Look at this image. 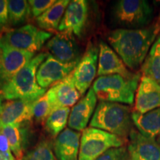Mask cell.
Masks as SVG:
<instances>
[{
    "instance_id": "6da1fadb",
    "label": "cell",
    "mask_w": 160,
    "mask_h": 160,
    "mask_svg": "<svg viewBox=\"0 0 160 160\" xmlns=\"http://www.w3.org/2000/svg\"><path fill=\"white\" fill-rule=\"evenodd\" d=\"M160 33V22L139 29L118 28L110 32L108 40L125 65L141 68L148 53Z\"/></svg>"
},
{
    "instance_id": "7a4b0ae2",
    "label": "cell",
    "mask_w": 160,
    "mask_h": 160,
    "mask_svg": "<svg viewBox=\"0 0 160 160\" xmlns=\"http://www.w3.org/2000/svg\"><path fill=\"white\" fill-rule=\"evenodd\" d=\"M48 53H40L28 62L0 91L8 100H32L34 101L45 93V89L39 85L37 73L41 64Z\"/></svg>"
},
{
    "instance_id": "3957f363",
    "label": "cell",
    "mask_w": 160,
    "mask_h": 160,
    "mask_svg": "<svg viewBox=\"0 0 160 160\" xmlns=\"http://www.w3.org/2000/svg\"><path fill=\"white\" fill-rule=\"evenodd\" d=\"M132 112L129 106L100 101L90 122V128L102 130L117 137H129L133 130Z\"/></svg>"
},
{
    "instance_id": "277c9868",
    "label": "cell",
    "mask_w": 160,
    "mask_h": 160,
    "mask_svg": "<svg viewBox=\"0 0 160 160\" xmlns=\"http://www.w3.org/2000/svg\"><path fill=\"white\" fill-rule=\"evenodd\" d=\"M142 76L139 73L131 77L118 74L103 76L95 80L92 88L99 101L132 105Z\"/></svg>"
},
{
    "instance_id": "5b68a950",
    "label": "cell",
    "mask_w": 160,
    "mask_h": 160,
    "mask_svg": "<svg viewBox=\"0 0 160 160\" xmlns=\"http://www.w3.org/2000/svg\"><path fill=\"white\" fill-rule=\"evenodd\" d=\"M51 37V33L32 25L8 28L0 33V48L5 46L35 53Z\"/></svg>"
},
{
    "instance_id": "8992f818",
    "label": "cell",
    "mask_w": 160,
    "mask_h": 160,
    "mask_svg": "<svg viewBox=\"0 0 160 160\" xmlns=\"http://www.w3.org/2000/svg\"><path fill=\"white\" fill-rule=\"evenodd\" d=\"M113 17L127 29H139L150 25L153 8L145 0H120L113 7Z\"/></svg>"
},
{
    "instance_id": "52a82bcc",
    "label": "cell",
    "mask_w": 160,
    "mask_h": 160,
    "mask_svg": "<svg viewBox=\"0 0 160 160\" xmlns=\"http://www.w3.org/2000/svg\"><path fill=\"white\" fill-rule=\"evenodd\" d=\"M124 144L122 138L102 130L88 128L82 133L79 160H96L109 149L122 147Z\"/></svg>"
},
{
    "instance_id": "ba28073f",
    "label": "cell",
    "mask_w": 160,
    "mask_h": 160,
    "mask_svg": "<svg viewBox=\"0 0 160 160\" xmlns=\"http://www.w3.org/2000/svg\"><path fill=\"white\" fill-rule=\"evenodd\" d=\"M99 50L93 44L90 42L87 49L81 57L75 69L72 71L75 85L80 95L83 96L91 87L97 74V62Z\"/></svg>"
},
{
    "instance_id": "9c48e42d",
    "label": "cell",
    "mask_w": 160,
    "mask_h": 160,
    "mask_svg": "<svg viewBox=\"0 0 160 160\" xmlns=\"http://www.w3.org/2000/svg\"><path fill=\"white\" fill-rule=\"evenodd\" d=\"M33 57L34 53L30 52L0 48V91Z\"/></svg>"
},
{
    "instance_id": "30bf717a",
    "label": "cell",
    "mask_w": 160,
    "mask_h": 160,
    "mask_svg": "<svg viewBox=\"0 0 160 160\" xmlns=\"http://www.w3.org/2000/svg\"><path fill=\"white\" fill-rule=\"evenodd\" d=\"M80 59L70 63H64L48 53L37 71V80L39 85L46 89L65 79L75 69Z\"/></svg>"
},
{
    "instance_id": "8fae6325",
    "label": "cell",
    "mask_w": 160,
    "mask_h": 160,
    "mask_svg": "<svg viewBox=\"0 0 160 160\" xmlns=\"http://www.w3.org/2000/svg\"><path fill=\"white\" fill-rule=\"evenodd\" d=\"M88 17V4L85 0H73L65 10L58 30L72 36L80 37Z\"/></svg>"
},
{
    "instance_id": "7c38bea8",
    "label": "cell",
    "mask_w": 160,
    "mask_h": 160,
    "mask_svg": "<svg viewBox=\"0 0 160 160\" xmlns=\"http://www.w3.org/2000/svg\"><path fill=\"white\" fill-rule=\"evenodd\" d=\"M128 146L131 160H160V144L155 139L148 138L138 131L132 130Z\"/></svg>"
},
{
    "instance_id": "4fadbf2b",
    "label": "cell",
    "mask_w": 160,
    "mask_h": 160,
    "mask_svg": "<svg viewBox=\"0 0 160 160\" xmlns=\"http://www.w3.org/2000/svg\"><path fill=\"white\" fill-rule=\"evenodd\" d=\"M49 54L64 63H70L81 58L79 50L72 35L59 32L46 44Z\"/></svg>"
},
{
    "instance_id": "5bb4252c",
    "label": "cell",
    "mask_w": 160,
    "mask_h": 160,
    "mask_svg": "<svg viewBox=\"0 0 160 160\" xmlns=\"http://www.w3.org/2000/svg\"><path fill=\"white\" fill-rule=\"evenodd\" d=\"M160 108V85L151 78L142 76L135 97V110L145 113Z\"/></svg>"
},
{
    "instance_id": "9a60e30c",
    "label": "cell",
    "mask_w": 160,
    "mask_h": 160,
    "mask_svg": "<svg viewBox=\"0 0 160 160\" xmlns=\"http://www.w3.org/2000/svg\"><path fill=\"white\" fill-rule=\"evenodd\" d=\"M46 93L53 110L73 106L81 96L75 85L72 72L65 79L52 85Z\"/></svg>"
},
{
    "instance_id": "2e32d148",
    "label": "cell",
    "mask_w": 160,
    "mask_h": 160,
    "mask_svg": "<svg viewBox=\"0 0 160 160\" xmlns=\"http://www.w3.org/2000/svg\"><path fill=\"white\" fill-rule=\"evenodd\" d=\"M97 102V97L95 92L93 88H90L87 94L71 110L68 123L70 128L78 132L83 131L94 113Z\"/></svg>"
},
{
    "instance_id": "e0dca14e",
    "label": "cell",
    "mask_w": 160,
    "mask_h": 160,
    "mask_svg": "<svg viewBox=\"0 0 160 160\" xmlns=\"http://www.w3.org/2000/svg\"><path fill=\"white\" fill-rule=\"evenodd\" d=\"M97 75L99 77L118 74L131 77L135 73L128 70L127 66L113 49L104 42H100Z\"/></svg>"
},
{
    "instance_id": "ac0fdd59",
    "label": "cell",
    "mask_w": 160,
    "mask_h": 160,
    "mask_svg": "<svg viewBox=\"0 0 160 160\" xmlns=\"http://www.w3.org/2000/svg\"><path fill=\"white\" fill-rule=\"evenodd\" d=\"M34 101L16 99L4 103L0 116V130L7 125H21L31 121L33 117L32 105Z\"/></svg>"
},
{
    "instance_id": "d6986e66",
    "label": "cell",
    "mask_w": 160,
    "mask_h": 160,
    "mask_svg": "<svg viewBox=\"0 0 160 160\" xmlns=\"http://www.w3.org/2000/svg\"><path fill=\"white\" fill-rule=\"evenodd\" d=\"M80 132L65 128L56 138L53 152L58 160H79Z\"/></svg>"
},
{
    "instance_id": "ffe728a7",
    "label": "cell",
    "mask_w": 160,
    "mask_h": 160,
    "mask_svg": "<svg viewBox=\"0 0 160 160\" xmlns=\"http://www.w3.org/2000/svg\"><path fill=\"white\" fill-rule=\"evenodd\" d=\"M132 120L142 135L151 139L160 136V108L145 113L132 112Z\"/></svg>"
},
{
    "instance_id": "44dd1931",
    "label": "cell",
    "mask_w": 160,
    "mask_h": 160,
    "mask_svg": "<svg viewBox=\"0 0 160 160\" xmlns=\"http://www.w3.org/2000/svg\"><path fill=\"white\" fill-rule=\"evenodd\" d=\"M69 0H58L54 5L48 9L45 13L36 19L37 25L43 31H56L59 28L65 10L70 3Z\"/></svg>"
},
{
    "instance_id": "7402d4cb",
    "label": "cell",
    "mask_w": 160,
    "mask_h": 160,
    "mask_svg": "<svg viewBox=\"0 0 160 160\" xmlns=\"http://www.w3.org/2000/svg\"><path fill=\"white\" fill-rule=\"evenodd\" d=\"M141 71L142 76L151 78L160 85V33L150 49Z\"/></svg>"
},
{
    "instance_id": "603a6c76",
    "label": "cell",
    "mask_w": 160,
    "mask_h": 160,
    "mask_svg": "<svg viewBox=\"0 0 160 160\" xmlns=\"http://www.w3.org/2000/svg\"><path fill=\"white\" fill-rule=\"evenodd\" d=\"M8 138L11 152L17 160H22L24 157L25 133L20 125H10L0 130Z\"/></svg>"
},
{
    "instance_id": "cb8c5ba5",
    "label": "cell",
    "mask_w": 160,
    "mask_h": 160,
    "mask_svg": "<svg viewBox=\"0 0 160 160\" xmlns=\"http://www.w3.org/2000/svg\"><path fill=\"white\" fill-rule=\"evenodd\" d=\"M70 108L64 107L53 110L45 119V128L52 137H57L68 123Z\"/></svg>"
},
{
    "instance_id": "d4e9b609",
    "label": "cell",
    "mask_w": 160,
    "mask_h": 160,
    "mask_svg": "<svg viewBox=\"0 0 160 160\" xmlns=\"http://www.w3.org/2000/svg\"><path fill=\"white\" fill-rule=\"evenodd\" d=\"M8 25H18L29 19L31 10L28 1L26 0H8Z\"/></svg>"
},
{
    "instance_id": "484cf974",
    "label": "cell",
    "mask_w": 160,
    "mask_h": 160,
    "mask_svg": "<svg viewBox=\"0 0 160 160\" xmlns=\"http://www.w3.org/2000/svg\"><path fill=\"white\" fill-rule=\"evenodd\" d=\"M22 160H56V158L50 143L44 140L24 155Z\"/></svg>"
},
{
    "instance_id": "4316f807",
    "label": "cell",
    "mask_w": 160,
    "mask_h": 160,
    "mask_svg": "<svg viewBox=\"0 0 160 160\" xmlns=\"http://www.w3.org/2000/svg\"><path fill=\"white\" fill-rule=\"evenodd\" d=\"M53 111V106L46 93L35 100L32 105L33 116L37 120H45Z\"/></svg>"
},
{
    "instance_id": "83f0119b",
    "label": "cell",
    "mask_w": 160,
    "mask_h": 160,
    "mask_svg": "<svg viewBox=\"0 0 160 160\" xmlns=\"http://www.w3.org/2000/svg\"><path fill=\"white\" fill-rule=\"evenodd\" d=\"M129 154L128 148L122 146L109 149L96 160H128Z\"/></svg>"
},
{
    "instance_id": "f1b7e54d",
    "label": "cell",
    "mask_w": 160,
    "mask_h": 160,
    "mask_svg": "<svg viewBox=\"0 0 160 160\" xmlns=\"http://www.w3.org/2000/svg\"><path fill=\"white\" fill-rule=\"evenodd\" d=\"M31 14L37 19L57 2L56 0H30Z\"/></svg>"
},
{
    "instance_id": "f546056e",
    "label": "cell",
    "mask_w": 160,
    "mask_h": 160,
    "mask_svg": "<svg viewBox=\"0 0 160 160\" xmlns=\"http://www.w3.org/2000/svg\"><path fill=\"white\" fill-rule=\"evenodd\" d=\"M8 1L0 0V33L8 28Z\"/></svg>"
},
{
    "instance_id": "4dcf8cb0",
    "label": "cell",
    "mask_w": 160,
    "mask_h": 160,
    "mask_svg": "<svg viewBox=\"0 0 160 160\" xmlns=\"http://www.w3.org/2000/svg\"><path fill=\"white\" fill-rule=\"evenodd\" d=\"M0 151L8 152V153L11 152L8 138L1 131H0Z\"/></svg>"
},
{
    "instance_id": "1f68e13d",
    "label": "cell",
    "mask_w": 160,
    "mask_h": 160,
    "mask_svg": "<svg viewBox=\"0 0 160 160\" xmlns=\"http://www.w3.org/2000/svg\"><path fill=\"white\" fill-rule=\"evenodd\" d=\"M0 160H17L12 152H2L0 151Z\"/></svg>"
},
{
    "instance_id": "d6a6232c",
    "label": "cell",
    "mask_w": 160,
    "mask_h": 160,
    "mask_svg": "<svg viewBox=\"0 0 160 160\" xmlns=\"http://www.w3.org/2000/svg\"><path fill=\"white\" fill-rule=\"evenodd\" d=\"M2 107H3V104H2V99L0 98V116H1L2 111Z\"/></svg>"
},
{
    "instance_id": "836d02e7",
    "label": "cell",
    "mask_w": 160,
    "mask_h": 160,
    "mask_svg": "<svg viewBox=\"0 0 160 160\" xmlns=\"http://www.w3.org/2000/svg\"><path fill=\"white\" fill-rule=\"evenodd\" d=\"M159 22H160V15H159Z\"/></svg>"
},
{
    "instance_id": "e575fe53",
    "label": "cell",
    "mask_w": 160,
    "mask_h": 160,
    "mask_svg": "<svg viewBox=\"0 0 160 160\" xmlns=\"http://www.w3.org/2000/svg\"><path fill=\"white\" fill-rule=\"evenodd\" d=\"M128 160H131V159H128Z\"/></svg>"
}]
</instances>
